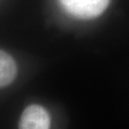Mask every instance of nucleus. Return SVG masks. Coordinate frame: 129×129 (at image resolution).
<instances>
[{"instance_id": "nucleus-3", "label": "nucleus", "mask_w": 129, "mask_h": 129, "mask_svg": "<svg viewBox=\"0 0 129 129\" xmlns=\"http://www.w3.org/2000/svg\"><path fill=\"white\" fill-rule=\"evenodd\" d=\"M17 67L14 59L6 52L0 50V88L6 87L14 80Z\"/></svg>"}, {"instance_id": "nucleus-2", "label": "nucleus", "mask_w": 129, "mask_h": 129, "mask_svg": "<svg viewBox=\"0 0 129 129\" xmlns=\"http://www.w3.org/2000/svg\"><path fill=\"white\" fill-rule=\"evenodd\" d=\"M18 129H50V116L42 106H28L20 117Z\"/></svg>"}, {"instance_id": "nucleus-1", "label": "nucleus", "mask_w": 129, "mask_h": 129, "mask_svg": "<svg viewBox=\"0 0 129 129\" xmlns=\"http://www.w3.org/2000/svg\"><path fill=\"white\" fill-rule=\"evenodd\" d=\"M67 14L79 19H93L107 9L110 0H58Z\"/></svg>"}]
</instances>
